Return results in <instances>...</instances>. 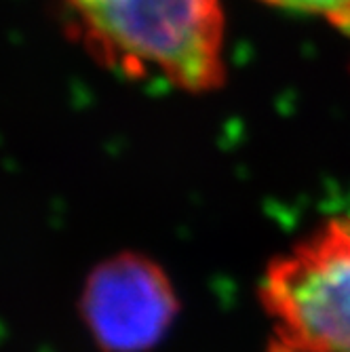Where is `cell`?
<instances>
[{"label":"cell","mask_w":350,"mask_h":352,"mask_svg":"<svg viewBox=\"0 0 350 352\" xmlns=\"http://www.w3.org/2000/svg\"><path fill=\"white\" fill-rule=\"evenodd\" d=\"M179 300L156 260L120 251L102 260L83 283L78 314L102 352H148L173 327Z\"/></svg>","instance_id":"cell-3"},{"label":"cell","mask_w":350,"mask_h":352,"mask_svg":"<svg viewBox=\"0 0 350 352\" xmlns=\"http://www.w3.org/2000/svg\"><path fill=\"white\" fill-rule=\"evenodd\" d=\"M260 298L278 352H350V217L321 221L274 258Z\"/></svg>","instance_id":"cell-2"},{"label":"cell","mask_w":350,"mask_h":352,"mask_svg":"<svg viewBox=\"0 0 350 352\" xmlns=\"http://www.w3.org/2000/svg\"><path fill=\"white\" fill-rule=\"evenodd\" d=\"M258 3L285 13L325 19L350 36V0H258Z\"/></svg>","instance_id":"cell-4"},{"label":"cell","mask_w":350,"mask_h":352,"mask_svg":"<svg viewBox=\"0 0 350 352\" xmlns=\"http://www.w3.org/2000/svg\"><path fill=\"white\" fill-rule=\"evenodd\" d=\"M70 34L104 68L158 76L203 95L224 87L226 13L221 0H59Z\"/></svg>","instance_id":"cell-1"}]
</instances>
